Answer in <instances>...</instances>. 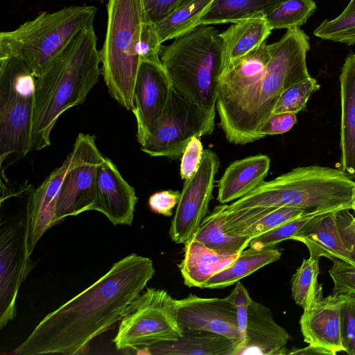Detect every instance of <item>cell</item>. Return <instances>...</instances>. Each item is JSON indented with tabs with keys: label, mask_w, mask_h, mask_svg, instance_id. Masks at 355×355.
<instances>
[{
	"label": "cell",
	"mask_w": 355,
	"mask_h": 355,
	"mask_svg": "<svg viewBox=\"0 0 355 355\" xmlns=\"http://www.w3.org/2000/svg\"><path fill=\"white\" fill-rule=\"evenodd\" d=\"M155 272L148 257L132 253L122 258L90 286L44 316L13 354H87L94 338L120 322Z\"/></svg>",
	"instance_id": "6da1fadb"
},
{
	"label": "cell",
	"mask_w": 355,
	"mask_h": 355,
	"mask_svg": "<svg viewBox=\"0 0 355 355\" xmlns=\"http://www.w3.org/2000/svg\"><path fill=\"white\" fill-rule=\"evenodd\" d=\"M94 26L78 33L46 71L36 78L31 150L51 144L60 116L83 104L101 74Z\"/></svg>",
	"instance_id": "7a4b0ae2"
},
{
	"label": "cell",
	"mask_w": 355,
	"mask_h": 355,
	"mask_svg": "<svg viewBox=\"0 0 355 355\" xmlns=\"http://www.w3.org/2000/svg\"><path fill=\"white\" fill-rule=\"evenodd\" d=\"M355 182L342 170L320 166L297 167L263 181L243 197L227 205L228 211L293 207L306 211L352 209Z\"/></svg>",
	"instance_id": "3957f363"
},
{
	"label": "cell",
	"mask_w": 355,
	"mask_h": 355,
	"mask_svg": "<svg viewBox=\"0 0 355 355\" xmlns=\"http://www.w3.org/2000/svg\"><path fill=\"white\" fill-rule=\"evenodd\" d=\"M214 27L198 26L162 46L161 62L173 87L188 100L209 111H216L222 45Z\"/></svg>",
	"instance_id": "277c9868"
},
{
	"label": "cell",
	"mask_w": 355,
	"mask_h": 355,
	"mask_svg": "<svg viewBox=\"0 0 355 355\" xmlns=\"http://www.w3.org/2000/svg\"><path fill=\"white\" fill-rule=\"evenodd\" d=\"M96 11L84 4L42 12L13 31L0 33V57L24 60L37 78L78 33L93 25Z\"/></svg>",
	"instance_id": "5b68a950"
},
{
	"label": "cell",
	"mask_w": 355,
	"mask_h": 355,
	"mask_svg": "<svg viewBox=\"0 0 355 355\" xmlns=\"http://www.w3.org/2000/svg\"><path fill=\"white\" fill-rule=\"evenodd\" d=\"M107 31L100 51L101 75L113 98L134 107L139 58L137 46L144 19L141 0H108Z\"/></svg>",
	"instance_id": "8992f818"
},
{
	"label": "cell",
	"mask_w": 355,
	"mask_h": 355,
	"mask_svg": "<svg viewBox=\"0 0 355 355\" xmlns=\"http://www.w3.org/2000/svg\"><path fill=\"white\" fill-rule=\"evenodd\" d=\"M268 47L270 58L252 104L242 145L262 139L260 129L271 116L281 94L311 76L306 67L310 37L300 28L287 29L279 41Z\"/></svg>",
	"instance_id": "52a82bcc"
},
{
	"label": "cell",
	"mask_w": 355,
	"mask_h": 355,
	"mask_svg": "<svg viewBox=\"0 0 355 355\" xmlns=\"http://www.w3.org/2000/svg\"><path fill=\"white\" fill-rule=\"evenodd\" d=\"M36 77L14 56L0 57V163L31 151Z\"/></svg>",
	"instance_id": "ba28073f"
},
{
	"label": "cell",
	"mask_w": 355,
	"mask_h": 355,
	"mask_svg": "<svg viewBox=\"0 0 355 355\" xmlns=\"http://www.w3.org/2000/svg\"><path fill=\"white\" fill-rule=\"evenodd\" d=\"M182 334L175 299L164 289L148 288L128 306L112 341L125 350L175 340Z\"/></svg>",
	"instance_id": "9c48e42d"
},
{
	"label": "cell",
	"mask_w": 355,
	"mask_h": 355,
	"mask_svg": "<svg viewBox=\"0 0 355 355\" xmlns=\"http://www.w3.org/2000/svg\"><path fill=\"white\" fill-rule=\"evenodd\" d=\"M216 111H209L173 89L155 129L141 150L151 157L178 159L193 137L212 134Z\"/></svg>",
	"instance_id": "30bf717a"
},
{
	"label": "cell",
	"mask_w": 355,
	"mask_h": 355,
	"mask_svg": "<svg viewBox=\"0 0 355 355\" xmlns=\"http://www.w3.org/2000/svg\"><path fill=\"white\" fill-rule=\"evenodd\" d=\"M0 222V329L16 315L19 289L34 268L28 249V206Z\"/></svg>",
	"instance_id": "8fae6325"
},
{
	"label": "cell",
	"mask_w": 355,
	"mask_h": 355,
	"mask_svg": "<svg viewBox=\"0 0 355 355\" xmlns=\"http://www.w3.org/2000/svg\"><path fill=\"white\" fill-rule=\"evenodd\" d=\"M95 139L94 135L79 133L69 154L70 163L60 187L56 208L59 224L68 216L94 210L97 168L105 157Z\"/></svg>",
	"instance_id": "7c38bea8"
},
{
	"label": "cell",
	"mask_w": 355,
	"mask_h": 355,
	"mask_svg": "<svg viewBox=\"0 0 355 355\" xmlns=\"http://www.w3.org/2000/svg\"><path fill=\"white\" fill-rule=\"evenodd\" d=\"M219 165L218 155L211 150L206 149L198 171L184 180L168 232L172 241L175 243L184 244L191 240L206 217L213 199L215 177Z\"/></svg>",
	"instance_id": "4fadbf2b"
},
{
	"label": "cell",
	"mask_w": 355,
	"mask_h": 355,
	"mask_svg": "<svg viewBox=\"0 0 355 355\" xmlns=\"http://www.w3.org/2000/svg\"><path fill=\"white\" fill-rule=\"evenodd\" d=\"M343 302V294L324 297L322 284L318 279L312 283L300 324L304 340L322 354L344 352L340 320Z\"/></svg>",
	"instance_id": "5bb4252c"
},
{
	"label": "cell",
	"mask_w": 355,
	"mask_h": 355,
	"mask_svg": "<svg viewBox=\"0 0 355 355\" xmlns=\"http://www.w3.org/2000/svg\"><path fill=\"white\" fill-rule=\"evenodd\" d=\"M173 87L162 62H139L134 90L137 139L143 145L155 129Z\"/></svg>",
	"instance_id": "9a60e30c"
},
{
	"label": "cell",
	"mask_w": 355,
	"mask_h": 355,
	"mask_svg": "<svg viewBox=\"0 0 355 355\" xmlns=\"http://www.w3.org/2000/svg\"><path fill=\"white\" fill-rule=\"evenodd\" d=\"M175 309L183 329L205 330L225 336L236 343L240 340L236 309L227 297L205 298L191 293L175 300Z\"/></svg>",
	"instance_id": "2e32d148"
},
{
	"label": "cell",
	"mask_w": 355,
	"mask_h": 355,
	"mask_svg": "<svg viewBox=\"0 0 355 355\" xmlns=\"http://www.w3.org/2000/svg\"><path fill=\"white\" fill-rule=\"evenodd\" d=\"M138 198L111 159L104 157L97 168L94 210L103 214L114 225H131Z\"/></svg>",
	"instance_id": "e0dca14e"
},
{
	"label": "cell",
	"mask_w": 355,
	"mask_h": 355,
	"mask_svg": "<svg viewBox=\"0 0 355 355\" xmlns=\"http://www.w3.org/2000/svg\"><path fill=\"white\" fill-rule=\"evenodd\" d=\"M291 338L287 331L275 321L269 308L252 300L245 339L235 345L232 355L288 354L289 351L285 346Z\"/></svg>",
	"instance_id": "ac0fdd59"
},
{
	"label": "cell",
	"mask_w": 355,
	"mask_h": 355,
	"mask_svg": "<svg viewBox=\"0 0 355 355\" xmlns=\"http://www.w3.org/2000/svg\"><path fill=\"white\" fill-rule=\"evenodd\" d=\"M69 163L70 157L68 155L62 164L53 170L31 194L28 232L30 255L42 236L53 225L59 224L56 217L57 203L60 187Z\"/></svg>",
	"instance_id": "d6986e66"
},
{
	"label": "cell",
	"mask_w": 355,
	"mask_h": 355,
	"mask_svg": "<svg viewBox=\"0 0 355 355\" xmlns=\"http://www.w3.org/2000/svg\"><path fill=\"white\" fill-rule=\"evenodd\" d=\"M336 212L317 216L292 240L303 243L309 251V257L313 258L320 259L326 257L331 260L340 259L355 264L340 232Z\"/></svg>",
	"instance_id": "ffe728a7"
},
{
	"label": "cell",
	"mask_w": 355,
	"mask_h": 355,
	"mask_svg": "<svg viewBox=\"0 0 355 355\" xmlns=\"http://www.w3.org/2000/svg\"><path fill=\"white\" fill-rule=\"evenodd\" d=\"M341 170L355 179V54L345 59L340 76Z\"/></svg>",
	"instance_id": "44dd1931"
},
{
	"label": "cell",
	"mask_w": 355,
	"mask_h": 355,
	"mask_svg": "<svg viewBox=\"0 0 355 355\" xmlns=\"http://www.w3.org/2000/svg\"><path fill=\"white\" fill-rule=\"evenodd\" d=\"M270 166V157L262 154L234 161L218 181L217 200L226 204L247 195L264 181Z\"/></svg>",
	"instance_id": "7402d4cb"
},
{
	"label": "cell",
	"mask_w": 355,
	"mask_h": 355,
	"mask_svg": "<svg viewBox=\"0 0 355 355\" xmlns=\"http://www.w3.org/2000/svg\"><path fill=\"white\" fill-rule=\"evenodd\" d=\"M240 253L218 252L191 239L184 243L179 268L184 284L202 288L213 275L231 265Z\"/></svg>",
	"instance_id": "603a6c76"
},
{
	"label": "cell",
	"mask_w": 355,
	"mask_h": 355,
	"mask_svg": "<svg viewBox=\"0 0 355 355\" xmlns=\"http://www.w3.org/2000/svg\"><path fill=\"white\" fill-rule=\"evenodd\" d=\"M236 342L205 330L183 329L175 340L144 347L147 354L164 355H232Z\"/></svg>",
	"instance_id": "cb8c5ba5"
},
{
	"label": "cell",
	"mask_w": 355,
	"mask_h": 355,
	"mask_svg": "<svg viewBox=\"0 0 355 355\" xmlns=\"http://www.w3.org/2000/svg\"><path fill=\"white\" fill-rule=\"evenodd\" d=\"M272 31L264 17H255L233 23L225 31L220 33L222 72L232 62L266 42Z\"/></svg>",
	"instance_id": "d4e9b609"
},
{
	"label": "cell",
	"mask_w": 355,
	"mask_h": 355,
	"mask_svg": "<svg viewBox=\"0 0 355 355\" xmlns=\"http://www.w3.org/2000/svg\"><path fill=\"white\" fill-rule=\"evenodd\" d=\"M285 1L213 0L199 19L198 26L233 24L250 18L265 17Z\"/></svg>",
	"instance_id": "484cf974"
},
{
	"label": "cell",
	"mask_w": 355,
	"mask_h": 355,
	"mask_svg": "<svg viewBox=\"0 0 355 355\" xmlns=\"http://www.w3.org/2000/svg\"><path fill=\"white\" fill-rule=\"evenodd\" d=\"M281 252L274 248H250L240 252L228 267L209 278L202 288H222L231 286L263 266L281 258Z\"/></svg>",
	"instance_id": "4316f807"
},
{
	"label": "cell",
	"mask_w": 355,
	"mask_h": 355,
	"mask_svg": "<svg viewBox=\"0 0 355 355\" xmlns=\"http://www.w3.org/2000/svg\"><path fill=\"white\" fill-rule=\"evenodd\" d=\"M225 205L216 206L213 212L204 218L192 239L218 252L240 253L249 246L252 237L232 236L225 232Z\"/></svg>",
	"instance_id": "83f0119b"
},
{
	"label": "cell",
	"mask_w": 355,
	"mask_h": 355,
	"mask_svg": "<svg viewBox=\"0 0 355 355\" xmlns=\"http://www.w3.org/2000/svg\"><path fill=\"white\" fill-rule=\"evenodd\" d=\"M213 0H182L164 19L155 24L160 42L175 39L198 26Z\"/></svg>",
	"instance_id": "f1b7e54d"
},
{
	"label": "cell",
	"mask_w": 355,
	"mask_h": 355,
	"mask_svg": "<svg viewBox=\"0 0 355 355\" xmlns=\"http://www.w3.org/2000/svg\"><path fill=\"white\" fill-rule=\"evenodd\" d=\"M315 10L313 0H286L264 18L272 30L300 28Z\"/></svg>",
	"instance_id": "f546056e"
},
{
	"label": "cell",
	"mask_w": 355,
	"mask_h": 355,
	"mask_svg": "<svg viewBox=\"0 0 355 355\" xmlns=\"http://www.w3.org/2000/svg\"><path fill=\"white\" fill-rule=\"evenodd\" d=\"M334 211L315 210L288 220L263 234L253 237L249 246L254 248H273L279 243L293 238L313 218L317 216Z\"/></svg>",
	"instance_id": "4dcf8cb0"
},
{
	"label": "cell",
	"mask_w": 355,
	"mask_h": 355,
	"mask_svg": "<svg viewBox=\"0 0 355 355\" xmlns=\"http://www.w3.org/2000/svg\"><path fill=\"white\" fill-rule=\"evenodd\" d=\"M319 89L320 85L311 76L291 86L279 96L271 116L282 113H298L304 109L310 96Z\"/></svg>",
	"instance_id": "1f68e13d"
},
{
	"label": "cell",
	"mask_w": 355,
	"mask_h": 355,
	"mask_svg": "<svg viewBox=\"0 0 355 355\" xmlns=\"http://www.w3.org/2000/svg\"><path fill=\"white\" fill-rule=\"evenodd\" d=\"M324 40H331L351 46L355 44V11L339 15L332 20L325 19L313 31Z\"/></svg>",
	"instance_id": "d6a6232c"
},
{
	"label": "cell",
	"mask_w": 355,
	"mask_h": 355,
	"mask_svg": "<svg viewBox=\"0 0 355 355\" xmlns=\"http://www.w3.org/2000/svg\"><path fill=\"white\" fill-rule=\"evenodd\" d=\"M320 272L319 259L309 257L303 259L291 279L292 297L295 302L304 307L312 283Z\"/></svg>",
	"instance_id": "836d02e7"
},
{
	"label": "cell",
	"mask_w": 355,
	"mask_h": 355,
	"mask_svg": "<svg viewBox=\"0 0 355 355\" xmlns=\"http://www.w3.org/2000/svg\"><path fill=\"white\" fill-rule=\"evenodd\" d=\"M306 211L293 207H277L239 232L238 236L254 237L303 214Z\"/></svg>",
	"instance_id": "e575fe53"
},
{
	"label": "cell",
	"mask_w": 355,
	"mask_h": 355,
	"mask_svg": "<svg viewBox=\"0 0 355 355\" xmlns=\"http://www.w3.org/2000/svg\"><path fill=\"white\" fill-rule=\"evenodd\" d=\"M162 46L155 24L147 20L144 16L137 46V54L139 60L160 62Z\"/></svg>",
	"instance_id": "d590c367"
},
{
	"label": "cell",
	"mask_w": 355,
	"mask_h": 355,
	"mask_svg": "<svg viewBox=\"0 0 355 355\" xmlns=\"http://www.w3.org/2000/svg\"><path fill=\"white\" fill-rule=\"evenodd\" d=\"M340 309L341 334L344 352L355 355V296L343 294Z\"/></svg>",
	"instance_id": "8d00e7d4"
},
{
	"label": "cell",
	"mask_w": 355,
	"mask_h": 355,
	"mask_svg": "<svg viewBox=\"0 0 355 355\" xmlns=\"http://www.w3.org/2000/svg\"><path fill=\"white\" fill-rule=\"evenodd\" d=\"M329 271L334 282L333 293L355 296V264L340 259H334Z\"/></svg>",
	"instance_id": "74e56055"
},
{
	"label": "cell",
	"mask_w": 355,
	"mask_h": 355,
	"mask_svg": "<svg viewBox=\"0 0 355 355\" xmlns=\"http://www.w3.org/2000/svg\"><path fill=\"white\" fill-rule=\"evenodd\" d=\"M227 297L233 303L236 312L241 336L240 340L236 344L237 345L242 343L245 339L249 306L252 300L247 289L239 281L236 283L235 287Z\"/></svg>",
	"instance_id": "f35d334b"
},
{
	"label": "cell",
	"mask_w": 355,
	"mask_h": 355,
	"mask_svg": "<svg viewBox=\"0 0 355 355\" xmlns=\"http://www.w3.org/2000/svg\"><path fill=\"white\" fill-rule=\"evenodd\" d=\"M204 150L200 138L193 137L187 144L181 157L180 168L182 180L189 179L198 171L203 157Z\"/></svg>",
	"instance_id": "ab89813d"
},
{
	"label": "cell",
	"mask_w": 355,
	"mask_h": 355,
	"mask_svg": "<svg viewBox=\"0 0 355 355\" xmlns=\"http://www.w3.org/2000/svg\"><path fill=\"white\" fill-rule=\"evenodd\" d=\"M181 192L164 190L152 194L148 199V206L153 212L165 216H171L173 209L178 205Z\"/></svg>",
	"instance_id": "60d3db41"
},
{
	"label": "cell",
	"mask_w": 355,
	"mask_h": 355,
	"mask_svg": "<svg viewBox=\"0 0 355 355\" xmlns=\"http://www.w3.org/2000/svg\"><path fill=\"white\" fill-rule=\"evenodd\" d=\"M337 224L350 257L355 263V218L349 209L336 214Z\"/></svg>",
	"instance_id": "b9f144b4"
},
{
	"label": "cell",
	"mask_w": 355,
	"mask_h": 355,
	"mask_svg": "<svg viewBox=\"0 0 355 355\" xmlns=\"http://www.w3.org/2000/svg\"><path fill=\"white\" fill-rule=\"evenodd\" d=\"M182 0H141L146 19L155 24L164 19Z\"/></svg>",
	"instance_id": "7bdbcfd3"
},
{
	"label": "cell",
	"mask_w": 355,
	"mask_h": 355,
	"mask_svg": "<svg viewBox=\"0 0 355 355\" xmlns=\"http://www.w3.org/2000/svg\"><path fill=\"white\" fill-rule=\"evenodd\" d=\"M297 121L295 114L282 113L272 116L260 129L263 138L267 135H275L289 131Z\"/></svg>",
	"instance_id": "ee69618b"
},
{
	"label": "cell",
	"mask_w": 355,
	"mask_h": 355,
	"mask_svg": "<svg viewBox=\"0 0 355 355\" xmlns=\"http://www.w3.org/2000/svg\"><path fill=\"white\" fill-rule=\"evenodd\" d=\"M355 11V0H350L347 7L344 9L340 15H345Z\"/></svg>",
	"instance_id": "f6af8a7d"
},
{
	"label": "cell",
	"mask_w": 355,
	"mask_h": 355,
	"mask_svg": "<svg viewBox=\"0 0 355 355\" xmlns=\"http://www.w3.org/2000/svg\"><path fill=\"white\" fill-rule=\"evenodd\" d=\"M352 209H353L355 213V183L352 193Z\"/></svg>",
	"instance_id": "bcb514c9"
},
{
	"label": "cell",
	"mask_w": 355,
	"mask_h": 355,
	"mask_svg": "<svg viewBox=\"0 0 355 355\" xmlns=\"http://www.w3.org/2000/svg\"><path fill=\"white\" fill-rule=\"evenodd\" d=\"M97 1H100V2H101V3H103L104 0H97Z\"/></svg>",
	"instance_id": "7dc6e473"
},
{
	"label": "cell",
	"mask_w": 355,
	"mask_h": 355,
	"mask_svg": "<svg viewBox=\"0 0 355 355\" xmlns=\"http://www.w3.org/2000/svg\"><path fill=\"white\" fill-rule=\"evenodd\" d=\"M354 218H355V216H354Z\"/></svg>",
	"instance_id": "c3c4849f"
}]
</instances>
